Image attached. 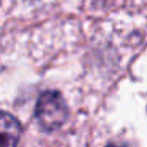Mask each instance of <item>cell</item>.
Segmentation results:
<instances>
[{"instance_id":"cell-1","label":"cell","mask_w":147,"mask_h":147,"mask_svg":"<svg viewBox=\"0 0 147 147\" xmlns=\"http://www.w3.org/2000/svg\"><path fill=\"white\" fill-rule=\"evenodd\" d=\"M36 120L46 131H54L67 120V105L59 92H45L36 103Z\"/></svg>"},{"instance_id":"cell-2","label":"cell","mask_w":147,"mask_h":147,"mask_svg":"<svg viewBox=\"0 0 147 147\" xmlns=\"http://www.w3.org/2000/svg\"><path fill=\"white\" fill-rule=\"evenodd\" d=\"M21 138V123L8 112L0 111V147H16Z\"/></svg>"},{"instance_id":"cell-3","label":"cell","mask_w":147,"mask_h":147,"mask_svg":"<svg viewBox=\"0 0 147 147\" xmlns=\"http://www.w3.org/2000/svg\"><path fill=\"white\" fill-rule=\"evenodd\" d=\"M108 147H130V146H125V144H109Z\"/></svg>"}]
</instances>
